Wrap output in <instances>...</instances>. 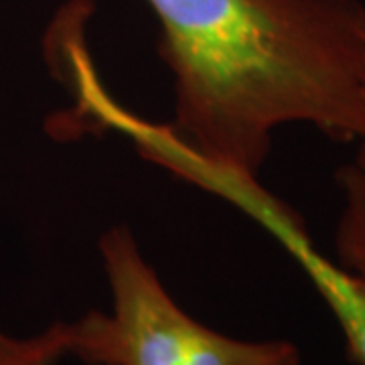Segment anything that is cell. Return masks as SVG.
Listing matches in <instances>:
<instances>
[{"instance_id": "obj_5", "label": "cell", "mask_w": 365, "mask_h": 365, "mask_svg": "<svg viewBox=\"0 0 365 365\" xmlns=\"http://www.w3.org/2000/svg\"><path fill=\"white\" fill-rule=\"evenodd\" d=\"M71 327L55 321L35 335L16 337L0 329V365H57L69 357Z\"/></svg>"}, {"instance_id": "obj_4", "label": "cell", "mask_w": 365, "mask_h": 365, "mask_svg": "<svg viewBox=\"0 0 365 365\" xmlns=\"http://www.w3.org/2000/svg\"><path fill=\"white\" fill-rule=\"evenodd\" d=\"M341 211L335 227V262L365 288V165L353 158L337 173Z\"/></svg>"}, {"instance_id": "obj_1", "label": "cell", "mask_w": 365, "mask_h": 365, "mask_svg": "<svg viewBox=\"0 0 365 365\" xmlns=\"http://www.w3.org/2000/svg\"><path fill=\"white\" fill-rule=\"evenodd\" d=\"M175 90V124L150 155L256 177L274 132L313 126L331 140L365 134L359 0H143Z\"/></svg>"}, {"instance_id": "obj_3", "label": "cell", "mask_w": 365, "mask_h": 365, "mask_svg": "<svg viewBox=\"0 0 365 365\" xmlns=\"http://www.w3.org/2000/svg\"><path fill=\"white\" fill-rule=\"evenodd\" d=\"M250 217L260 223L307 274L339 325L347 359L353 365H365V288L337 262L314 248L299 215L276 197L258 203Z\"/></svg>"}, {"instance_id": "obj_2", "label": "cell", "mask_w": 365, "mask_h": 365, "mask_svg": "<svg viewBox=\"0 0 365 365\" xmlns=\"http://www.w3.org/2000/svg\"><path fill=\"white\" fill-rule=\"evenodd\" d=\"M110 311L71 321L69 357L86 365H300L288 339H237L197 321L163 284L136 235L114 225L100 237Z\"/></svg>"}, {"instance_id": "obj_6", "label": "cell", "mask_w": 365, "mask_h": 365, "mask_svg": "<svg viewBox=\"0 0 365 365\" xmlns=\"http://www.w3.org/2000/svg\"><path fill=\"white\" fill-rule=\"evenodd\" d=\"M364 79H365V25H364ZM355 158L365 165V134H364V138L359 140V153L355 155Z\"/></svg>"}]
</instances>
